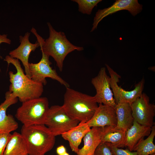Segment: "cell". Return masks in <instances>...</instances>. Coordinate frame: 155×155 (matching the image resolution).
I'll list each match as a JSON object with an SVG mask.
<instances>
[{
    "label": "cell",
    "mask_w": 155,
    "mask_h": 155,
    "mask_svg": "<svg viewBox=\"0 0 155 155\" xmlns=\"http://www.w3.org/2000/svg\"><path fill=\"white\" fill-rule=\"evenodd\" d=\"M155 136V126L152 127L150 134L146 139L141 140L135 146L133 151L137 155H149L155 154V145L154 140Z\"/></svg>",
    "instance_id": "ffe728a7"
},
{
    "label": "cell",
    "mask_w": 155,
    "mask_h": 155,
    "mask_svg": "<svg viewBox=\"0 0 155 155\" xmlns=\"http://www.w3.org/2000/svg\"><path fill=\"white\" fill-rule=\"evenodd\" d=\"M106 143L109 146L113 155H137L136 152L131 151L128 149H123L120 148L110 143Z\"/></svg>",
    "instance_id": "603a6c76"
},
{
    "label": "cell",
    "mask_w": 155,
    "mask_h": 155,
    "mask_svg": "<svg viewBox=\"0 0 155 155\" xmlns=\"http://www.w3.org/2000/svg\"><path fill=\"white\" fill-rule=\"evenodd\" d=\"M2 43H5L9 44L11 43V40L7 38V35L3 34L1 35L0 34V44ZM0 57L2 58V57L0 55ZM1 71L0 69V71Z\"/></svg>",
    "instance_id": "484cf974"
},
{
    "label": "cell",
    "mask_w": 155,
    "mask_h": 155,
    "mask_svg": "<svg viewBox=\"0 0 155 155\" xmlns=\"http://www.w3.org/2000/svg\"><path fill=\"white\" fill-rule=\"evenodd\" d=\"M110 75V86L115 102H126L130 104L133 103L143 93L145 83L144 78L135 85L132 90L126 91L119 86L118 83L121 76L108 65H105Z\"/></svg>",
    "instance_id": "52a82bcc"
},
{
    "label": "cell",
    "mask_w": 155,
    "mask_h": 155,
    "mask_svg": "<svg viewBox=\"0 0 155 155\" xmlns=\"http://www.w3.org/2000/svg\"><path fill=\"white\" fill-rule=\"evenodd\" d=\"M63 106L70 116L81 123L89 121L98 106L94 96L69 87L66 88Z\"/></svg>",
    "instance_id": "3957f363"
},
{
    "label": "cell",
    "mask_w": 155,
    "mask_h": 155,
    "mask_svg": "<svg viewBox=\"0 0 155 155\" xmlns=\"http://www.w3.org/2000/svg\"><path fill=\"white\" fill-rule=\"evenodd\" d=\"M117 123L115 108L99 104L93 117L86 123L91 128L107 126L115 127Z\"/></svg>",
    "instance_id": "5bb4252c"
},
{
    "label": "cell",
    "mask_w": 155,
    "mask_h": 155,
    "mask_svg": "<svg viewBox=\"0 0 155 155\" xmlns=\"http://www.w3.org/2000/svg\"><path fill=\"white\" fill-rule=\"evenodd\" d=\"M134 120L142 125L152 127L154 124L155 105L150 102L149 97L142 93L131 104Z\"/></svg>",
    "instance_id": "9c48e42d"
},
{
    "label": "cell",
    "mask_w": 155,
    "mask_h": 155,
    "mask_svg": "<svg viewBox=\"0 0 155 155\" xmlns=\"http://www.w3.org/2000/svg\"><path fill=\"white\" fill-rule=\"evenodd\" d=\"M151 130L152 127L140 124L134 120L132 126L125 132V147L133 151L136 145L144 137L148 136Z\"/></svg>",
    "instance_id": "2e32d148"
},
{
    "label": "cell",
    "mask_w": 155,
    "mask_h": 155,
    "mask_svg": "<svg viewBox=\"0 0 155 155\" xmlns=\"http://www.w3.org/2000/svg\"><path fill=\"white\" fill-rule=\"evenodd\" d=\"M79 123L67 113L63 105H54L49 107L44 125L56 136L69 131Z\"/></svg>",
    "instance_id": "8992f818"
},
{
    "label": "cell",
    "mask_w": 155,
    "mask_h": 155,
    "mask_svg": "<svg viewBox=\"0 0 155 155\" xmlns=\"http://www.w3.org/2000/svg\"><path fill=\"white\" fill-rule=\"evenodd\" d=\"M5 100L0 104V132L10 133L18 128V124L13 116L7 115L6 111L10 106L16 103L18 98L9 91L5 94Z\"/></svg>",
    "instance_id": "9a60e30c"
},
{
    "label": "cell",
    "mask_w": 155,
    "mask_h": 155,
    "mask_svg": "<svg viewBox=\"0 0 155 155\" xmlns=\"http://www.w3.org/2000/svg\"><path fill=\"white\" fill-rule=\"evenodd\" d=\"M115 108L117 121L115 128L126 132L132 126L134 121L131 104L120 102L116 104Z\"/></svg>",
    "instance_id": "ac0fdd59"
},
{
    "label": "cell",
    "mask_w": 155,
    "mask_h": 155,
    "mask_svg": "<svg viewBox=\"0 0 155 155\" xmlns=\"http://www.w3.org/2000/svg\"><path fill=\"white\" fill-rule=\"evenodd\" d=\"M96 94L94 96L97 103L115 108L116 106L110 86V77L107 75L106 68H100L97 75L91 80Z\"/></svg>",
    "instance_id": "30bf717a"
},
{
    "label": "cell",
    "mask_w": 155,
    "mask_h": 155,
    "mask_svg": "<svg viewBox=\"0 0 155 155\" xmlns=\"http://www.w3.org/2000/svg\"><path fill=\"white\" fill-rule=\"evenodd\" d=\"M30 35V33L27 32L24 36H19L20 45L16 49L10 51L9 55L21 61L24 67L25 74L31 78L29 67V55L32 51H34L40 46V44L37 40L34 43H31L29 40Z\"/></svg>",
    "instance_id": "7c38bea8"
},
{
    "label": "cell",
    "mask_w": 155,
    "mask_h": 155,
    "mask_svg": "<svg viewBox=\"0 0 155 155\" xmlns=\"http://www.w3.org/2000/svg\"><path fill=\"white\" fill-rule=\"evenodd\" d=\"M3 155H29L25 140L21 133L15 132L12 134Z\"/></svg>",
    "instance_id": "d6986e66"
},
{
    "label": "cell",
    "mask_w": 155,
    "mask_h": 155,
    "mask_svg": "<svg viewBox=\"0 0 155 155\" xmlns=\"http://www.w3.org/2000/svg\"><path fill=\"white\" fill-rule=\"evenodd\" d=\"M61 155H70V154L66 152Z\"/></svg>",
    "instance_id": "83f0119b"
},
{
    "label": "cell",
    "mask_w": 155,
    "mask_h": 155,
    "mask_svg": "<svg viewBox=\"0 0 155 155\" xmlns=\"http://www.w3.org/2000/svg\"><path fill=\"white\" fill-rule=\"evenodd\" d=\"M41 52L42 57L39 62L29 63L31 78L35 82L45 85L47 83L46 78H50L57 81L66 88H69V84L58 74L55 70L51 67L52 63L49 60V56Z\"/></svg>",
    "instance_id": "ba28073f"
},
{
    "label": "cell",
    "mask_w": 155,
    "mask_h": 155,
    "mask_svg": "<svg viewBox=\"0 0 155 155\" xmlns=\"http://www.w3.org/2000/svg\"><path fill=\"white\" fill-rule=\"evenodd\" d=\"M143 5L137 0H117L113 4L106 8L98 9L94 18L92 27L91 32L97 28L99 23L106 16L119 11L126 10L133 16L140 13Z\"/></svg>",
    "instance_id": "8fae6325"
},
{
    "label": "cell",
    "mask_w": 155,
    "mask_h": 155,
    "mask_svg": "<svg viewBox=\"0 0 155 155\" xmlns=\"http://www.w3.org/2000/svg\"><path fill=\"white\" fill-rule=\"evenodd\" d=\"M150 155H155V154H151Z\"/></svg>",
    "instance_id": "f1b7e54d"
},
{
    "label": "cell",
    "mask_w": 155,
    "mask_h": 155,
    "mask_svg": "<svg viewBox=\"0 0 155 155\" xmlns=\"http://www.w3.org/2000/svg\"><path fill=\"white\" fill-rule=\"evenodd\" d=\"M113 127H92L84 137V146L79 148L77 155H94L96 148L101 143L103 135Z\"/></svg>",
    "instance_id": "4fadbf2b"
},
{
    "label": "cell",
    "mask_w": 155,
    "mask_h": 155,
    "mask_svg": "<svg viewBox=\"0 0 155 155\" xmlns=\"http://www.w3.org/2000/svg\"><path fill=\"white\" fill-rule=\"evenodd\" d=\"M78 5V11L84 14H91L93 8L102 1L101 0H73Z\"/></svg>",
    "instance_id": "7402d4cb"
},
{
    "label": "cell",
    "mask_w": 155,
    "mask_h": 155,
    "mask_svg": "<svg viewBox=\"0 0 155 155\" xmlns=\"http://www.w3.org/2000/svg\"><path fill=\"white\" fill-rule=\"evenodd\" d=\"M21 134L25 140L29 155H44L55 145V136L44 125H23Z\"/></svg>",
    "instance_id": "277c9868"
},
{
    "label": "cell",
    "mask_w": 155,
    "mask_h": 155,
    "mask_svg": "<svg viewBox=\"0 0 155 155\" xmlns=\"http://www.w3.org/2000/svg\"><path fill=\"white\" fill-rule=\"evenodd\" d=\"M12 134L10 133L0 132V155H3L6 147Z\"/></svg>",
    "instance_id": "cb8c5ba5"
},
{
    "label": "cell",
    "mask_w": 155,
    "mask_h": 155,
    "mask_svg": "<svg viewBox=\"0 0 155 155\" xmlns=\"http://www.w3.org/2000/svg\"><path fill=\"white\" fill-rule=\"evenodd\" d=\"M47 24L49 36L45 40L38 34L34 28L31 29V31L39 42L41 51L52 57L59 70L61 71L64 61L67 55L75 50L82 51L84 50V48L72 44L67 39L64 33L56 31L50 23L47 22Z\"/></svg>",
    "instance_id": "6da1fadb"
},
{
    "label": "cell",
    "mask_w": 155,
    "mask_h": 155,
    "mask_svg": "<svg viewBox=\"0 0 155 155\" xmlns=\"http://www.w3.org/2000/svg\"><path fill=\"white\" fill-rule=\"evenodd\" d=\"M56 151L58 155H61L67 152L65 148L63 145L58 147L56 149Z\"/></svg>",
    "instance_id": "4316f807"
},
{
    "label": "cell",
    "mask_w": 155,
    "mask_h": 155,
    "mask_svg": "<svg viewBox=\"0 0 155 155\" xmlns=\"http://www.w3.org/2000/svg\"><path fill=\"white\" fill-rule=\"evenodd\" d=\"M91 128L86 123H80L76 126L63 133V138L69 142L73 152L77 153L82 139Z\"/></svg>",
    "instance_id": "e0dca14e"
},
{
    "label": "cell",
    "mask_w": 155,
    "mask_h": 155,
    "mask_svg": "<svg viewBox=\"0 0 155 155\" xmlns=\"http://www.w3.org/2000/svg\"><path fill=\"white\" fill-rule=\"evenodd\" d=\"M4 60L8 65H13L17 70L16 73L11 71L9 73L11 83L9 91L22 102L40 97L43 92L44 85L28 77L24 73L18 59L8 55L5 57Z\"/></svg>",
    "instance_id": "7a4b0ae2"
},
{
    "label": "cell",
    "mask_w": 155,
    "mask_h": 155,
    "mask_svg": "<svg viewBox=\"0 0 155 155\" xmlns=\"http://www.w3.org/2000/svg\"><path fill=\"white\" fill-rule=\"evenodd\" d=\"M125 132L113 127L104 134L101 142H109L117 147L123 148L125 147Z\"/></svg>",
    "instance_id": "44dd1931"
},
{
    "label": "cell",
    "mask_w": 155,
    "mask_h": 155,
    "mask_svg": "<svg viewBox=\"0 0 155 155\" xmlns=\"http://www.w3.org/2000/svg\"><path fill=\"white\" fill-rule=\"evenodd\" d=\"M49 108L47 98L33 99L22 102L17 110L15 117L25 126L44 125Z\"/></svg>",
    "instance_id": "5b68a950"
},
{
    "label": "cell",
    "mask_w": 155,
    "mask_h": 155,
    "mask_svg": "<svg viewBox=\"0 0 155 155\" xmlns=\"http://www.w3.org/2000/svg\"><path fill=\"white\" fill-rule=\"evenodd\" d=\"M94 155H113L111 150L106 142H101L97 146Z\"/></svg>",
    "instance_id": "d4e9b609"
}]
</instances>
